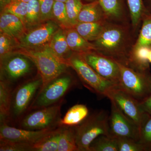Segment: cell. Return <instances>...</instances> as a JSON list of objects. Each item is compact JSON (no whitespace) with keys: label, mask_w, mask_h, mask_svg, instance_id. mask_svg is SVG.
Listing matches in <instances>:
<instances>
[{"label":"cell","mask_w":151,"mask_h":151,"mask_svg":"<svg viewBox=\"0 0 151 151\" xmlns=\"http://www.w3.org/2000/svg\"><path fill=\"white\" fill-rule=\"evenodd\" d=\"M131 31L127 23L108 21L100 36L92 42L96 51L128 66L134 44Z\"/></svg>","instance_id":"obj_1"},{"label":"cell","mask_w":151,"mask_h":151,"mask_svg":"<svg viewBox=\"0 0 151 151\" xmlns=\"http://www.w3.org/2000/svg\"><path fill=\"white\" fill-rule=\"evenodd\" d=\"M13 53L23 55L34 63L38 74L42 79L41 89L55 78L67 71L68 68L70 67L67 62L55 54L48 44L36 48L19 47Z\"/></svg>","instance_id":"obj_2"},{"label":"cell","mask_w":151,"mask_h":151,"mask_svg":"<svg viewBox=\"0 0 151 151\" xmlns=\"http://www.w3.org/2000/svg\"><path fill=\"white\" fill-rule=\"evenodd\" d=\"M42 85V79L38 74L37 76L23 81L14 88L8 124L18 123L27 113Z\"/></svg>","instance_id":"obj_3"},{"label":"cell","mask_w":151,"mask_h":151,"mask_svg":"<svg viewBox=\"0 0 151 151\" xmlns=\"http://www.w3.org/2000/svg\"><path fill=\"white\" fill-rule=\"evenodd\" d=\"M118 63L120 71L119 88L139 102L151 95L150 69H136Z\"/></svg>","instance_id":"obj_4"},{"label":"cell","mask_w":151,"mask_h":151,"mask_svg":"<svg viewBox=\"0 0 151 151\" xmlns=\"http://www.w3.org/2000/svg\"><path fill=\"white\" fill-rule=\"evenodd\" d=\"M109 115L104 110L92 113L75 127L76 139L78 151H89L92 142L102 135H109Z\"/></svg>","instance_id":"obj_5"},{"label":"cell","mask_w":151,"mask_h":151,"mask_svg":"<svg viewBox=\"0 0 151 151\" xmlns=\"http://www.w3.org/2000/svg\"><path fill=\"white\" fill-rule=\"evenodd\" d=\"M68 63L75 70L83 85L98 96L106 97L109 91L119 86L99 75L79 53L73 52Z\"/></svg>","instance_id":"obj_6"},{"label":"cell","mask_w":151,"mask_h":151,"mask_svg":"<svg viewBox=\"0 0 151 151\" xmlns=\"http://www.w3.org/2000/svg\"><path fill=\"white\" fill-rule=\"evenodd\" d=\"M66 71L41 89L32 103L28 112L53 105L64 99L65 94L77 85L73 76Z\"/></svg>","instance_id":"obj_7"},{"label":"cell","mask_w":151,"mask_h":151,"mask_svg":"<svg viewBox=\"0 0 151 151\" xmlns=\"http://www.w3.org/2000/svg\"><path fill=\"white\" fill-rule=\"evenodd\" d=\"M64 102L63 99L53 105L29 111L18 122V128L36 131L60 127Z\"/></svg>","instance_id":"obj_8"},{"label":"cell","mask_w":151,"mask_h":151,"mask_svg":"<svg viewBox=\"0 0 151 151\" xmlns=\"http://www.w3.org/2000/svg\"><path fill=\"white\" fill-rule=\"evenodd\" d=\"M32 61L23 55L12 53L1 60V81L14 88L32 71Z\"/></svg>","instance_id":"obj_9"},{"label":"cell","mask_w":151,"mask_h":151,"mask_svg":"<svg viewBox=\"0 0 151 151\" xmlns=\"http://www.w3.org/2000/svg\"><path fill=\"white\" fill-rule=\"evenodd\" d=\"M106 97L115 103L123 113L134 122L139 128L150 116L143 111L139 101L119 86L109 91Z\"/></svg>","instance_id":"obj_10"},{"label":"cell","mask_w":151,"mask_h":151,"mask_svg":"<svg viewBox=\"0 0 151 151\" xmlns=\"http://www.w3.org/2000/svg\"><path fill=\"white\" fill-rule=\"evenodd\" d=\"M111 102V112L109 115V135L116 138H127L139 141V128L127 117L117 105Z\"/></svg>","instance_id":"obj_11"},{"label":"cell","mask_w":151,"mask_h":151,"mask_svg":"<svg viewBox=\"0 0 151 151\" xmlns=\"http://www.w3.org/2000/svg\"><path fill=\"white\" fill-rule=\"evenodd\" d=\"M80 54L99 75L119 86L120 71L117 61L96 51Z\"/></svg>","instance_id":"obj_12"},{"label":"cell","mask_w":151,"mask_h":151,"mask_svg":"<svg viewBox=\"0 0 151 151\" xmlns=\"http://www.w3.org/2000/svg\"><path fill=\"white\" fill-rule=\"evenodd\" d=\"M60 28L53 20L44 22L37 27L27 32L19 40V47L36 48L48 44L54 34Z\"/></svg>","instance_id":"obj_13"},{"label":"cell","mask_w":151,"mask_h":151,"mask_svg":"<svg viewBox=\"0 0 151 151\" xmlns=\"http://www.w3.org/2000/svg\"><path fill=\"white\" fill-rule=\"evenodd\" d=\"M0 124V141H12L32 145L43 139L58 128L34 131L11 127L5 122Z\"/></svg>","instance_id":"obj_14"},{"label":"cell","mask_w":151,"mask_h":151,"mask_svg":"<svg viewBox=\"0 0 151 151\" xmlns=\"http://www.w3.org/2000/svg\"><path fill=\"white\" fill-rule=\"evenodd\" d=\"M0 32L4 33L18 41L27 31L23 23L12 14L1 12Z\"/></svg>","instance_id":"obj_15"},{"label":"cell","mask_w":151,"mask_h":151,"mask_svg":"<svg viewBox=\"0 0 151 151\" xmlns=\"http://www.w3.org/2000/svg\"><path fill=\"white\" fill-rule=\"evenodd\" d=\"M99 1L108 21L127 23L125 22L127 0H99Z\"/></svg>","instance_id":"obj_16"},{"label":"cell","mask_w":151,"mask_h":151,"mask_svg":"<svg viewBox=\"0 0 151 151\" xmlns=\"http://www.w3.org/2000/svg\"><path fill=\"white\" fill-rule=\"evenodd\" d=\"M48 45L57 56L68 63V60L73 52L68 44L66 30L59 28L52 36Z\"/></svg>","instance_id":"obj_17"},{"label":"cell","mask_w":151,"mask_h":151,"mask_svg":"<svg viewBox=\"0 0 151 151\" xmlns=\"http://www.w3.org/2000/svg\"><path fill=\"white\" fill-rule=\"evenodd\" d=\"M89 109L84 104H76L68 109L59 123L60 127H75L89 116Z\"/></svg>","instance_id":"obj_18"},{"label":"cell","mask_w":151,"mask_h":151,"mask_svg":"<svg viewBox=\"0 0 151 151\" xmlns=\"http://www.w3.org/2000/svg\"><path fill=\"white\" fill-rule=\"evenodd\" d=\"M108 20L99 1L84 4L79 13L78 22H94Z\"/></svg>","instance_id":"obj_19"},{"label":"cell","mask_w":151,"mask_h":151,"mask_svg":"<svg viewBox=\"0 0 151 151\" xmlns=\"http://www.w3.org/2000/svg\"><path fill=\"white\" fill-rule=\"evenodd\" d=\"M66 36L68 46L73 52L81 54L96 51L93 43L82 37L74 27L66 29Z\"/></svg>","instance_id":"obj_20"},{"label":"cell","mask_w":151,"mask_h":151,"mask_svg":"<svg viewBox=\"0 0 151 151\" xmlns=\"http://www.w3.org/2000/svg\"><path fill=\"white\" fill-rule=\"evenodd\" d=\"M108 21L104 20L94 22H78L74 28L82 37L92 42L100 36Z\"/></svg>","instance_id":"obj_21"},{"label":"cell","mask_w":151,"mask_h":151,"mask_svg":"<svg viewBox=\"0 0 151 151\" xmlns=\"http://www.w3.org/2000/svg\"><path fill=\"white\" fill-rule=\"evenodd\" d=\"M14 89L10 84L0 81V123L8 122Z\"/></svg>","instance_id":"obj_22"},{"label":"cell","mask_w":151,"mask_h":151,"mask_svg":"<svg viewBox=\"0 0 151 151\" xmlns=\"http://www.w3.org/2000/svg\"><path fill=\"white\" fill-rule=\"evenodd\" d=\"M150 48L147 47L132 48L129 56L128 66L139 70L150 69L148 56Z\"/></svg>","instance_id":"obj_23"},{"label":"cell","mask_w":151,"mask_h":151,"mask_svg":"<svg viewBox=\"0 0 151 151\" xmlns=\"http://www.w3.org/2000/svg\"><path fill=\"white\" fill-rule=\"evenodd\" d=\"M127 4L132 29L135 32L142 23L144 15L148 12L146 8L145 0H127Z\"/></svg>","instance_id":"obj_24"},{"label":"cell","mask_w":151,"mask_h":151,"mask_svg":"<svg viewBox=\"0 0 151 151\" xmlns=\"http://www.w3.org/2000/svg\"><path fill=\"white\" fill-rule=\"evenodd\" d=\"M63 128L58 127L43 139L33 145L32 151H58Z\"/></svg>","instance_id":"obj_25"},{"label":"cell","mask_w":151,"mask_h":151,"mask_svg":"<svg viewBox=\"0 0 151 151\" xmlns=\"http://www.w3.org/2000/svg\"><path fill=\"white\" fill-rule=\"evenodd\" d=\"M141 27L137 40L132 48L147 47L151 48V14H145L142 19Z\"/></svg>","instance_id":"obj_26"},{"label":"cell","mask_w":151,"mask_h":151,"mask_svg":"<svg viewBox=\"0 0 151 151\" xmlns=\"http://www.w3.org/2000/svg\"><path fill=\"white\" fill-rule=\"evenodd\" d=\"M39 3L38 0H31L27 3V13L25 27L29 31L42 23Z\"/></svg>","instance_id":"obj_27"},{"label":"cell","mask_w":151,"mask_h":151,"mask_svg":"<svg viewBox=\"0 0 151 151\" xmlns=\"http://www.w3.org/2000/svg\"><path fill=\"white\" fill-rule=\"evenodd\" d=\"M58 151H78L76 139L75 127H63Z\"/></svg>","instance_id":"obj_28"},{"label":"cell","mask_w":151,"mask_h":151,"mask_svg":"<svg viewBox=\"0 0 151 151\" xmlns=\"http://www.w3.org/2000/svg\"><path fill=\"white\" fill-rule=\"evenodd\" d=\"M89 151H119L117 138L110 135H100L91 143Z\"/></svg>","instance_id":"obj_29"},{"label":"cell","mask_w":151,"mask_h":151,"mask_svg":"<svg viewBox=\"0 0 151 151\" xmlns=\"http://www.w3.org/2000/svg\"><path fill=\"white\" fill-rule=\"evenodd\" d=\"M53 20L64 29L72 28L68 19L65 3L55 1L52 10Z\"/></svg>","instance_id":"obj_30"},{"label":"cell","mask_w":151,"mask_h":151,"mask_svg":"<svg viewBox=\"0 0 151 151\" xmlns=\"http://www.w3.org/2000/svg\"><path fill=\"white\" fill-rule=\"evenodd\" d=\"M19 47L18 41L4 33L0 32L1 60L12 54Z\"/></svg>","instance_id":"obj_31"},{"label":"cell","mask_w":151,"mask_h":151,"mask_svg":"<svg viewBox=\"0 0 151 151\" xmlns=\"http://www.w3.org/2000/svg\"><path fill=\"white\" fill-rule=\"evenodd\" d=\"M83 4L81 0H67L65 2L68 17L70 24L73 27L78 23V15Z\"/></svg>","instance_id":"obj_32"},{"label":"cell","mask_w":151,"mask_h":151,"mask_svg":"<svg viewBox=\"0 0 151 151\" xmlns=\"http://www.w3.org/2000/svg\"><path fill=\"white\" fill-rule=\"evenodd\" d=\"M27 9V3L13 1L1 12L8 13L16 16L21 20L25 26Z\"/></svg>","instance_id":"obj_33"},{"label":"cell","mask_w":151,"mask_h":151,"mask_svg":"<svg viewBox=\"0 0 151 151\" xmlns=\"http://www.w3.org/2000/svg\"><path fill=\"white\" fill-rule=\"evenodd\" d=\"M138 142L145 146L147 151H151V116H149L139 128Z\"/></svg>","instance_id":"obj_34"},{"label":"cell","mask_w":151,"mask_h":151,"mask_svg":"<svg viewBox=\"0 0 151 151\" xmlns=\"http://www.w3.org/2000/svg\"><path fill=\"white\" fill-rule=\"evenodd\" d=\"M119 151H147L145 146L137 141L127 138H116Z\"/></svg>","instance_id":"obj_35"},{"label":"cell","mask_w":151,"mask_h":151,"mask_svg":"<svg viewBox=\"0 0 151 151\" xmlns=\"http://www.w3.org/2000/svg\"><path fill=\"white\" fill-rule=\"evenodd\" d=\"M32 146L27 143L0 141V151H32Z\"/></svg>","instance_id":"obj_36"},{"label":"cell","mask_w":151,"mask_h":151,"mask_svg":"<svg viewBox=\"0 0 151 151\" xmlns=\"http://www.w3.org/2000/svg\"><path fill=\"white\" fill-rule=\"evenodd\" d=\"M40 6L42 22L53 20L52 10L55 0H38Z\"/></svg>","instance_id":"obj_37"},{"label":"cell","mask_w":151,"mask_h":151,"mask_svg":"<svg viewBox=\"0 0 151 151\" xmlns=\"http://www.w3.org/2000/svg\"><path fill=\"white\" fill-rule=\"evenodd\" d=\"M140 104L143 111L151 116V95L140 102Z\"/></svg>","instance_id":"obj_38"},{"label":"cell","mask_w":151,"mask_h":151,"mask_svg":"<svg viewBox=\"0 0 151 151\" xmlns=\"http://www.w3.org/2000/svg\"><path fill=\"white\" fill-rule=\"evenodd\" d=\"M13 0H0V10L1 12L4 9L8 6L12 2Z\"/></svg>","instance_id":"obj_39"},{"label":"cell","mask_w":151,"mask_h":151,"mask_svg":"<svg viewBox=\"0 0 151 151\" xmlns=\"http://www.w3.org/2000/svg\"><path fill=\"white\" fill-rule=\"evenodd\" d=\"M145 3L147 10L151 14V0H145Z\"/></svg>","instance_id":"obj_40"},{"label":"cell","mask_w":151,"mask_h":151,"mask_svg":"<svg viewBox=\"0 0 151 151\" xmlns=\"http://www.w3.org/2000/svg\"><path fill=\"white\" fill-rule=\"evenodd\" d=\"M148 61L149 63H151V48H150V52H149Z\"/></svg>","instance_id":"obj_41"},{"label":"cell","mask_w":151,"mask_h":151,"mask_svg":"<svg viewBox=\"0 0 151 151\" xmlns=\"http://www.w3.org/2000/svg\"><path fill=\"white\" fill-rule=\"evenodd\" d=\"M14 1H18L28 3L31 0H13Z\"/></svg>","instance_id":"obj_42"},{"label":"cell","mask_w":151,"mask_h":151,"mask_svg":"<svg viewBox=\"0 0 151 151\" xmlns=\"http://www.w3.org/2000/svg\"><path fill=\"white\" fill-rule=\"evenodd\" d=\"M82 1L86 2V3H89L95 1H99V0H81V1Z\"/></svg>","instance_id":"obj_43"},{"label":"cell","mask_w":151,"mask_h":151,"mask_svg":"<svg viewBox=\"0 0 151 151\" xmlns=\"http://www.w3.org/2000/svg\"><path fill=\"white\" fill-rule=\"evenodd\" d=\"M55 1H56L62 2L65 3L67 0H55Z\"/></svg>","instance_id":"obj_44"}]
</instances>
